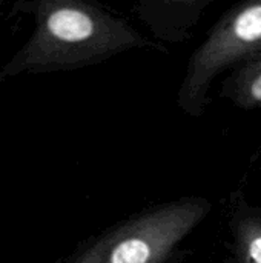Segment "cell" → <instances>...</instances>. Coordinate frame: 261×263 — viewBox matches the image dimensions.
I'll use <instances>...</instances> for the list:
<instances>
[{
    "label": "cell",
    "mask_w": 261,
    "mask_h": 263,
    "mask_svg": "<svg viewBox=\"0 0 261 263\" xmlns=\"http://www.w3.org/2000/svg\"><path fill=\"white\" fill-rule=\"evenodd\" d=\"M151 45L128 22L91 2L40 0L31 37L0 69V80L77 69Z\"/></svg>",
    "instance_id": "6da1fadb"
},
{
    "label": "cell",
    "mask_w": 261,
    "mask_h": 263,
    "mask_svg": "<svg viewBox=\"0 0 261 263\" xmlns=\"http://www.w3.org/2000/svg\"><path fill=\"white\" fill-rule=\"evenodd\" d=\"M209 210L205 199L158 206L100 237L71 263H163Z\"/></svg>",
    "instance_id": "3957f363"
},
{
    "label": "cell",
    "mask_w": 261,
    "mask_h": 263,
    "mask_svg": "<svg viewBox=\"0 0 261 263\" xmlns=\"http://www.w3.org/2000/svg\"><path fill=\"white\" fill-rule=\"evenodd\" d=\"M261 54V0H240L211 28L191 55L178 91V105L200 116L211 86L223 76Z\"/></svg>",
    "instance_id": "7a4b0ae2"
},
{
    "label": "cell",
    "mask_w": 261,
    "mask_h": 263,
    "mask_svg": "<svg viewBox=\"0 0 261 263\" xmlns=\"http://www.w3.org/2000/svg\"><path fill=\"white\" fill-rule=\"evenodd\" d=\"M237 254L240 263H261V219L245 217L237 227Z\"/></svg>",
    "instance_id": "8992f818"
},
{
    "label": "cell",
    "mask_w": 261,
    "mask_h": 263,
    "mask_svg": "<svg viewBox=\"0 0 261 263\" xmlns=\"http://www.w3.org/2000/svg\"><path fill=\"white\" fill-rule=\"evenodd\" d=\"M222 94L240 108H260L261 54L228 72Z\"/></svg>",
    "instance_id": "277c9868"
},
{
    "label": "cell",
    "mask_w": 261,
    "mask_h": 263,
    "mask_svg": "<svg viewBox=\"0 0 261 263\" xmlns=\"http://www.w3.org/2000/svg\"><path fill=\"white\" fill-rule=\"evenodd\" d=\"M154 2L158 6L168 9V15L171 20V29L174 35L186 34L205 9L215 0H148Z\"/></svg>",
    "instance_id": "5b68a950"
}]
</instances>
